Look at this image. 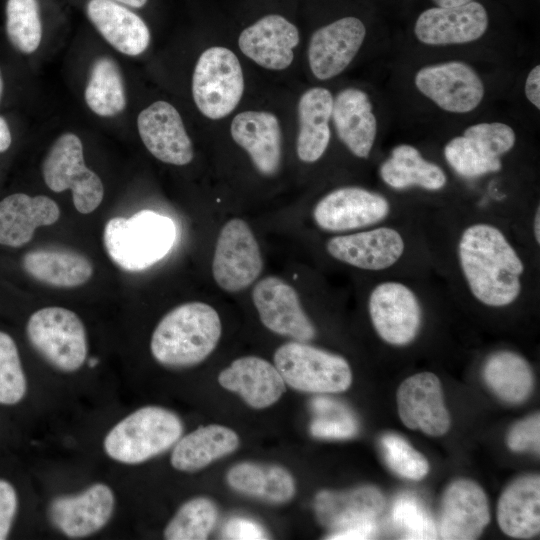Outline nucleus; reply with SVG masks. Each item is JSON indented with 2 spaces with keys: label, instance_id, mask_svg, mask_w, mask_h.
<instances>
[{
  "label": "nucleus",
  "instance_id": "1",
  "mask_svg": "<svg viewBox=\"0 0 540 540\" xmlns=\"http://www.w3.org/2000/svg\"><path fill=\"white\" fill-rule=\"evenodd\" d=\"M447 271L459 296L504 310L535 296L531 257L504 218L485 210L461 215L448 236Z\"/></svg>",
  "mask_w": 540,
  "mask_h": 540
},
{
  "label": "nucleus",
  "instance_id": "2",
  "mask_svg": "<svg viewBox=\"0 0 540 540\" xmlns=\"http://www.w3.org/2000/svg\"><path fill=\"white\" fill-rule=\"evenodd\" d=\"M221 331L219 314L212 306L187 302L170 310L159 321L151 337V353L164 366H192L212 353Z\"/></svg>",
  "mask_w": 540,
  "mask_h": 540
},
{
  "label": "nucleus",
  "instance_id": "3",
  "mask_svg": "<svg viewBox=\"0 0 540 540\" xmlns=\"http://www.w3.org/2000/svg\"><path fill=\"white\" fill-rule=\"evenodd\" d=\"M426 292L413 274L382 275L371 287L367 311L382 341L404 347L416 340L424 321Z\"/></svg>",
  "mask_w": 540,
  "mask_h": 540
},
{
  "label": "nucleus",
  "instance_id": "4",
  "mask_svg": "<svg viewBox=\"0 0 540 540\" xmlns=\"http://www.w3.org/2000/svg\"><path fill=\"white\" fill-rule=\"evenodd\" d=\"M411 84L420 98L450 116H469L488 99L485 76L464 59L426 62L413 71Z\"/></svg>",
  "mask_w": 540,
  "mask_h": 540
},
{
  "label": "nucleus",
  "instance_id": "5",
  "mask_svg": "<svg viewBox=\"0 0 540 540\" xmlns=\"http://www.w3.org/2000/svg\"><path fill=\"white\" fill-rule=\"evenodd\" d=\"M518 144L516 130L504 121H479L466 126L443 145L448 169L464 181H478L504 171L506 158Z\"/></svg>",
  "mask_w": 540,
  "mask_h": 540
},
{
  "label": "nucleus",
  "instance_id": "6",
  "mask_svg": "<svg viewBox=\"0 0 540 540\" xmlns=\"http://www.w3.org/2000/svg\"><path fill=\"white\" fill-rule=\"evenodd\" d=\"M415 238L403 220H397L336 234L326 241L325 249L331 258L350 267L398 275L400 265L413 251Z\"/></svg>",
  "mask_w": 540,
  "mask_h": 540
},
{
  "label": "nucleus",
  "instance_id": "7",
  "mask_svg": "<svg viewBox=\"0 0 540 540\" xmlns=\"http://www.w3.org/2000/svg\"><path fill=\"white\" fill-rule=\"evenodd\" d=\"M174 239L172 220L151 210L139 211L130 218L113 217L103 232L108 256L126 271L150 267L167 254Z\"/></svg>",
  "mask_w": 540,
  "mask_h": 540
},
{
  "label": "nucleus",
  "instance_id": "8",
  "mask_svg": "<svg viewBox=\"0 0 540 540\" xmlns=\"http://www.w3.org/2000/svg\"><path fill=\"white\" fill-rule=\"evenodd\" d=\"M183 432L180 418L159 406L141 407L106 434L104 451L123 464L143 463L175 445Z\"/></svg>",
  "mask_w": 540,
  "mask_h": 540
},
{
  "label": "nucleus",
  "instance_id": "9",
  "mask_svg": "<svg viewBox=\"0 0 540 540\" xmlns=\"http://www.w3.org/2000/svg\"><path fill=\"white\" fill-rule=\"evenodd\" d=\"M312 218L319 229L334 234L402 220L399 207L390 196L362 186L329 191L315 204Z\"/></svg>",
  "mask_w": 540,
  "mask_h": 540
},
{
  "label": "nucleus",
  "instance_id": "10",
  "mask_svg": "<svg viewBox=\"0 0 540 540\" xmlns=\"http://www.w3.org/2000/svg\"><path fill=\"white\" fill-rule=\"evenodd\" d=\"M274 366L286 384L302 392L337 393L352 382L345 358L300 341L281 345L274 354Z\"/></svg>",
  "mask_w": 540,
  "mask_h": 540
},
{
  "label": "nucleus",
  "instance_id": "11",
  "mask_svg": "<svg viewBox=\"0 0 540 540\" xmlns=\"http://www.w3.org/2000/svg\"><path fill=\"white\" fill-rule=\"evenodd\" d=\"M26 333L33 348L60 371L74 372L86 360L85 326L69 309L53 306L35 311L28 319Z\"/></svg>",
  "mask_w": 540,
  "mask_h": 540
},
{
  "label": "nucleus",
  "instance_id": "12",
  "mask_svg": "<svg viewBox=\"0 0 540 540\" xmlns=\"http://www.w3.org/2000/svg\"><path fill=\"white\" fill-rule=\"evenodd\" d=\"M244 91V76L237 56L221 46L199 57L192 78V94L199 111L210 119L230 114Z\"/></svg>",
  "mask_w": 540,
  "mask_h": 540
},
{
  "label": "nucleus",
  "instance_id": "13",
  "mask_svg": "<svg viewBox=\"0 0 540 540\" xmlns=\"http://www.w3.org/2000/svg\"><path fill=\"white\" fill-rule=\"evenodd\" d=\"M42 175L54 192L71 189L74 206L82 214L93 212L103 200L102 181L85 165L82 142L75 134L65 133L55 141L44 159Z\"/></svg>",
  "mask_w": 540,
  "mask_h": 540
},
{
  "label": "nucleus",
  "instance_id": "14",
  "mask_svg": "<svg viewBox=\"0 0 540 540\" xmlns=\"http://www.w3.org/2000/svg\"><path fill=\"white\" fill-rule=\"evenodd\" d=\"M263 260L259 244L247 222L230 219L217 237L212 276L226 292H238L249 287L260 275Z\"/></svg>",
  "mask_w": 540,
  "mask_h": 540
},
{
  "label": "nucleus",
  "instance_id": "15",
  "mask_svg": "<svg viewBox=\"0 0 540 540\" xmlns=\"http://www.w3.org/2000/svg\"><path fill=\"white\" fill-rule=\"evenodd\" d=\"M489 25L488 11L478 1L454 7L434 6L418 15L413 35L424 47L464 46L482 39Z\"/></svg>",
  "mask_w": 540,
  "mask_h": 540
},
{
  "label": "nucleus",
  "instance_id": "16",
  "mask_svg": "<svg viewBox=\"0 0 540 540\" xmlns=\"http://www.w3.org/2000/svg\"><path fill=\"white\" fill-rule=\"evenodd\" d=\"M378 176L384 187L393 192L418 191L437 196L450 187L448 171L410 143H399L390 149L378 167Z\"/></svg>",
  "mask_w": 540,
  "mask_h": 540
},
{
  "label": "nucleus",
  "instance_id": "17",
  "mask_svg": "<svg viewBox=\"0 0 540 540\" xmlns=\"http://www.w3.org/2000/svg\"><path fill=\"white\" fill-rule=\"evenodd\" d=\"M252 301L260 320L270 331L307 342L316 330L306 315L297 291L277 276L261 279L252 290Z\"/></svg>",
  "mask_w": 540,
  "mask_h": 540
},
{
  "label": "nucleus",
  "instance_id": "18",
  "mask_svg": "<svg viewBox=\"0 0 540 540\" xmlns=\"http://www.w3.org/2000/svg\"><path fill=\"white\" fill-rule=\"evenodd\" d=\"M366 36L365 24L353 16L317 29L308 45V63L313 75L319 80L340 75L357 56Z\"/></svg>",
  "mask_w": 540,
  "mask_h": 540
},
{
  "label": "nucleus",
  "instance_id": "19",
  "mask_svg": "<svg viewBox=\"0 0 540 540\" xmlns=\"http://www.w3.org/2000/svg\"><path fill=\"white\" fill-rule=\"evenodd\" d=\"M398 414L403 424L430 436H442L450 427L439 378L421 372L406 378L397 390Z\"/></svg>",
  "mask_w": 540,
  "mask_h": 540
},
{
  "label": "nucleus",
  "instance_id": "20",
  "mask_svg": "<svg viewBox=\"0 0 540 540\" xmlns=\"http://www.w3.org/2000/svg\"><path fill=\"white\" fill-rule=\"evenodd\" d=\"M114 508L112 489L106 484L95 483L78 494L54 498L49 506V517L67 537L82 538L102 529Z\"/></svg>",
  "mask_w": 540,
  "mask_h": 540
},
{
  "label": "nucleus",
  "instance_id": "21",
  "mask_svg": "<svg viewBox=\"0 0 540 540\" xmlns=\"http://www.w3.org/2000/svg\"><path fill=\"white\" fill-rule=\"evenodd\" d=\"M490 521L483 489L468 479L452 482L445 490L440 508L438 535L446 540L478 538Z\"/></svg>",
  "mask_w": 540,
  "mask_h": 540
},
{
  "label": "nucleus",
  "instance_id": "22",
  "mask_svg": "<svg viewBox=\"0 0 540 540\" xmlns=\"http://www.w3.org/2000/svg\"><path fill=\"white\" fill-rule=\"evenodd\" d=\"M331 119L339 140L359 159L373 152L379 123L373 101L363 89L347 87L333 97Z\"/></svg>",
  "mask_w": 540,
  "mask_h": 540
},
{
  "label": "nucleus",
  "instance_id": "23",
  "mask_svg": "<svg viewBox=\"0 0 540 540\" xmlns=\"http://www.w3.org/2000/svg\"><path fill=\"white\" fill-rule=\"evenodd\" d=\"M137 126L144 145L158 160L178 166L192 161V142L179 112L168 102L156 101L142 110Z\"/></svg>",
  "mask_w": 540,
  "mask_h": 540
},
{
  "label": "nucleus",
  "instance_id": "24",
  "mask_svg": "<svg viewBox=\"0 0 540 540\" xmlns=\"http://www.w3.org/2000/svg\"><path fill=\"white\" fill-rule=\"evenodd\" d=\"M299 31L286 18L271 14L245 28L238 39L243 54L258 65L283 70L293 61V49L299 43Z\"/></svg>",
  "mask_w": 540,
  "mask_h": 540
},
{
  "label": "nucleus",
  "instance_id": "25",
  "mask_svg": "<svg viewBox=\"0 0 540 540\" xmlns=\"http://www.w3.org/2000/svg\"><path fill=\"white\" fill-rule=\"evenodd\" d=\"M384 507L381 491L368 485L343 492L323 490L314 501L317 519L330 533L377 522Z\"/></svg>",
  "mask_w": 540,
  "mask_h": 540
},
{
  "label": "nucleus",
  "instance_id": "26",
  "mask_svg": "<svg viewBox=\"0 0 540 540\" xmlns=\"http://www.w3.org/2000/svg\"><path fill=\"white\" fill-rule=\"evenodd\" d=\"M231 136L263 175H274L281 163V130L277 117L265 111H244L234 117Z\"/></svg>",
  "mask_w": 540,
  "mask_h": 540
},
{
  "label": "nucleus",
  "instance_id": "27",
  "mask_svg": "<svg viewBox=\"0 0 540 540\" xmlns=\"http://www.w3.org/2000/svg\"><path fill=\"white\" fill-rule=\"evenodd\" d=\"M219 384L235 393L253 408L274 404L285 390V382L277 368L257 356L234 360L218 376Z\"/></svg>",
  "mask_w": 540,
  "mask_h": 540
},
{
  "label": "nucleus",
  "instance_id": "28",
  "mask_svg": "<svg viewBox=\"0 0 540 540\" xmlns=\"http://www.w3.org/2000/svg\"><path fill=\"white\" fill-rule=\"evenodd\" d=\"M59 217L58 204L47 196L9 195L0 201V244L21 247L38 227L52 225Z\"/></svg>",
  "mask_w": 540,
  "mask_h": 540
},
{
  "label": "nucleus",
  "instance_id": "29",
  "mask_svg": "<svg viewBox=\"0 0 540 540\" xmlns=\"http://www.w3.org/2000/svg\"><path fill=\"white\" fill-rule=\"evenodd\" d=\"M501 530L514 538H531L540 531V478L526 475L501 494L497 508Z\"/></svg>",
  "mask_w": 540,
  "mask_h": 540
},
{
  "label": "nucleus",
  "instance_id": "30",
  "mask_svg": "<svg viewBox=\"0 0 540 540\" xmlns=\"http://www.w3.org/2000/svg\"><path fill=\"white\" fill-rule=\"evenodd\" d=\"M87 14L100 34L119 52L136 56L148 47L147 25L127 8L111 0H89Z\"/></svg>",
  "mask_w": 540,
  "mask_h": 540
},
{
  "label": "nucleus",
  "instance_id": "31",
  "mask_svg": "<svg viewBox=\"0 0 540 540\" xmlns=\"http://www.w3.org/2000/svg\"><path fill=\"white\" fill-rule=\"evenodd\" d=\"M22 266L35 280L57 288L81 286L93 275V265L86 256L58 247H43L27 252Z\"/></svg>",
  "mask_w": 540,
  "mask_h": 540
},
{
  "label": "nucleus",
  "instance_id": "32",
  "mask_svg": "<svg viewBox=\"0 0 540 540\" xmlns=\"http://www.w3.org/2000/svg\"><path fill=\"white\" fill-rule=\"evenodd\" d=\"M333 95L324 87L305 91L298 104L299 133L297 155L305 163L318 161L326 152L330 139Z\"/></svg>",
  "mask_w": 540,
  "mask_h": 540
},
{
  "label": "nucleus",
  "instance_id": "33",
  "mask_svg": "<svg viewBox=\"0 0 540 540\" xmlns=\"http://www.w3.org/2000/svg\"><path fill=\"white\" fill-rule=\"evenodd\" d=\"M239 445L237 434L221 425L200 427L175 443L171 465L179 470L193 472L216 459L232 453Z\"/></svg>",
  "mask_w": 540,
  "mask_h": 540
},
{
  "label": "nucleus",
  "instance_id": "34",
  "mask_svg": "<svg viewBox=\"0 0 540 540\" xmlns=\"http://www.w3.org/2000/svg\"><path fill=\"white\" fill-rule=\"evenodd\" d=\"M483 377L496 396L510 404L526 400L534 386V375L528 361L511 350L490 354L483 366Z\"/></svg>",
  "mask_w": 540,
  "mask_h": 540
},
{
  "label": "nucleus",
  "instance_id": "35",
  "mask_svg": "<svg viewBox=\"0 0 540 540\" xmlns=\"http://www.w3.org/2000/svg\"><path fill=\"white\" fill-rule=\"evenodd\" d=\"M228 484L236 491L272 503H284L295 494L291 474L282 467L239 463L227 473Z\"/></svg>",
  "mask_w": 540,
  "mask_h": 540
},
{
  "label": "nucleus",
  "instance_id": "36",
  "mask_svg": "<svg viewBox=\"0 0 540 540\" xmlns=\"http://www.w3.org/2000/svg\"><path fill=\"white\" fill-rule=\"evenodd\" d=\"M89 108L100 116H114L126 105L121 73L116 63L108 57L97 59L91 69L85 89Z\"/></svg>",
  "mask_w": 540,
  "mask_h": 540
},
{
  "label": "nucleus",
  "instance_id": "37",
  "mask_svg": "<svg viewBox=\"0 0 540 540\" xmlns=\"http://www.w3.org/2000/svg\"><path fill=\"white\" fill-rule=\"evenodd\" d=\"M218 510L213 501L205 497L185 502L164 530L168 540H204L214 528Z\"/></svg>",
  "mask_w": 540,
  "mask_h": 540
},
{
  "label": "nucleus",
  "instance_id": "38",
  "mask_svg": "<svg viewBox=\"0 0 540 540\" xmlns=\"http://www.w3.org/2000/svg\"><path fill=\"white\" fill-rule=\"evenodd\" d=\"M6 31L15 48L27 54L34 52L42 37L38 0H7Z\"/></svg>",
  "mask_w": 540,
  "mask_h": 540
},
{
  "label": "nucleus",
  "instance_id": "39",
  "mask_svg": "<svg viewBox=\"0 0 540 540\" xmlns=\"http://www.w3.org/2000/svg\"><path fill=\"white\" fill-rule=\"evenodd\" d=\"M311 407L315 418L311 422L310 432L314 437L342 440L357 433V420L343 403L327 397H316Z\"/></svg>",
  "mask_w": 540,
  "mask_h": 540
},
{
  "label": "nucleus",
  "instance_id": "40",
  "mask_svg": "<svg viewBox=\"0 0 540 540\" xmlns=\"http://www.w3.org/2000/svg\"><path fill=\"white\" fill-rule=\"evenodd\" d=\"M391 520L405 539H435L438 531L424 504L415 496H399L391 509Z\"/></svg>",
  "mask_w": 540,
  "mask_h": 540
},
{
  "label": "nucleus",
  "instance_id": "41",
  "mask_svg": "<svg viewBox=\"0 0 540 540\" xmlns=\"http://www.w3.org/2000/svg\"><path fill=\"white\" fill-rule=\"evenodd\" d=\"M27 391V380L13 338L0 331V404L14 405Z\"/></svg>",
  "mask_w": 540,
  "mask_h": 540
},
{
  "label": "nucleus",
  "instance_id": "42",
  "mask_svg": "<svg viewBox=\"0 0 540 540\" xmlns=\"http://www.w3.org/2000/svg\"><path fill=\"white\" fill-rule=\"evenodd\" d=\"M380 444L387 465L399 476L418 481L428 474L426 458L403 437L387 433L382 436Z\"/></svg>",
  "mask_w": 540,
  "mask_h": 540
},
{
  "label": "nucleus",
  "instance_id": "43",
  "mask_svg": "<svg viewBox=\"0 0 540 540\" xmlns=\"http://www.w3.org/2000/svg\"><path fill=\"white\" fill-rule=\"evenodd\" d=\"M507 444L512 451L524 452L540 450V416L536 413L517 422L510 430Z\"/></svg>",
  "mask_w": 540,
  "mask_h": 540
},
{
  "label": "nucleus",
  "instance_id": "44",
  "mask_svg": "<svg viewBox=\"0 0 540 540\" xmlns=\"http://www.w3.org/2000/svg\"><path fill=\"white\" fill-rule=\"evenodd\" d=\"M18 507L17 493L6 480L0 479V540L7 538Z\"/></svg>",
  "mask_w": 540,
  "mask_h": 540
},
{
  "label": "nucleus",
  "instance_id": "45",
  "mask_svg": "<svg viewBox=\"0 0 540 540\" xmlns=\"http://www.w3.org/2000/svg\"><path fill=\"white\" fill-rule=\"evenodd\" d=\"M223 537L236 540L267 539L263 527L254 520L235 517L227 521L223 529Z\"/></svg>",
  "mask_w": 540,
  "mask_h": 540
},
{
  "label": "nucleus",
  "instance_id": "46",
  "mask_svg": "<svg viewBox=\"0 0 540 540\" xmlns=\"http://www.w3.org/2000/svg\"><path fill=\"white\" fill-rule=\"evenodd\" d=\"M379 532L377 522L353 526L342 531L329 533L326 539L333 540H359L376 538Z\"/></svg>",
  "mask_w": 540,
  "mask_h": 540
},
{
  "label": "nucleus",
  "instance_id": "47",
  "mask_svg": "<svg viewBox=\"0 0 540 540\" xmlns=\"http://www.w3.org/2000/svg\"><path fill=\"white\" fill-rule=\"evenodd\" d=\"M523 92L529 104L539 112L540 110V65L535 64L526 74Z\"/></svg>",
  "mask_w": 540,
  "mask_h": 540
},
{
  "label": "nucleus",
  "instance_id": "48",
  "mask_svg": "<svg viewBox=\"0 0 540 540\" xmlns=\"http://www.w3.org/2000/svg\"><path fill=\"white\" fill-rule=\"evenodd\" d=\"M531 235L533 238V244L535 247L540 245V204L539 201L535 203L532 216H531Z\"/></svg>",
  "mask_w": 540,
  "mask_h": 540
},
{
  "label": "nucleus",
  "instance_id": "49",
  "mask_svg": "<svg viewBox=\"0 0 540 540\" xmlns=\"http://www.w3.org/2000/svg\"><path fill=\"white\" fill-rule=\"evenodd\" d=\"M12 142L11 133L7 122L0 116V152L6 151Z\"/></svg>",
  "mask_w": 540,
  "mask_h": 540
},
{
  "label": "nucleus",
  "instance_id": "50",
  "mask_svg": "<svg viewBox=\"0 0 540 540\" xmlns=\"http://www.w3.org/2000/svg\"><path fill=\"white\" fill-rule=\"evenodd\" d=\"M477 0H432L435 6L438 7H454L464 5Z\"/></svg>",
  "mask_w": 540,
  "mask_h": 540
},
{
  "label": "nucleus",
  "instance_id": "51",
  "mask_svg": "<svg viewBox=\"0 0 540 540\" xmlns=\"http://www.w3.org/2000/svg\"><path fill=\"white\" fill-rule=\"evenodd\" d=\"M118 2H121L123 4L135 7V8H141L143 7L147 0H116Z\"/></svg>",
  "mask_w": 540,
  "mask_h": 540
},
{
  "label": "nucleus",
  "instance_id": "52",
  "mask_svg": "<svg viewBox=\"0 0 540 540\" xmlns=\"http://www.w3.org/2000/svg\"><path fill=\"white\" fill-rule=\"evenodd\" d=\"M99 360L94 357V358H91L89 361H88V365L89 367H95L97 364H98Z\"/></svg>",
  "mask_w": 540,
  "mask_h": 540
},
{
  "label": "nucleus",
  "instance_id": "53",
  "mask_svg": "<svg viewBox=\"0 0 540 540\" xmlns=\"http://www.w3.org/2000/svg\"><path fill=\"white\" fill-rule=\"evenodd\" d=\"M2 93H3V79H2V75H1V71H0V100H1V97H2Z\"/></svg>",
  "mask_w": 540,
  "mask_h": 540
}]
</instances>
